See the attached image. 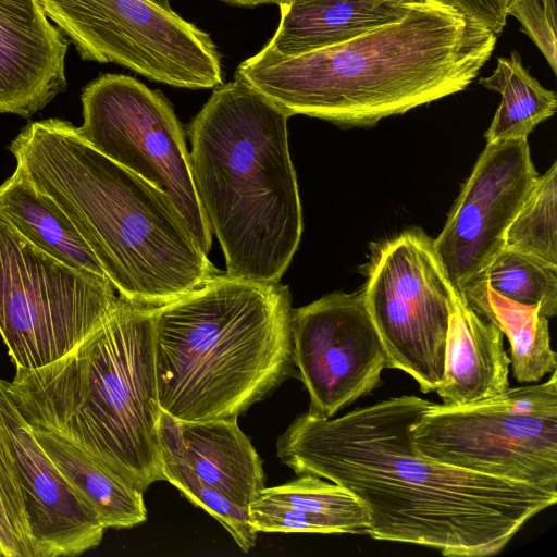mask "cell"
Wrapping results in <instances>:
<instances>
[{
	"mask_svg": "<svg viewBox=\"0 0 557 557\" xmlns=\"http://www.w3.org/2000/svg\"><path fill=\"white\" fill-rule=\"evenodd\" d=\"M298 476L259 492L249 507L256 532L367 534L368 513L350 492L315 475Z\"/></svg>",
	"mask_w": 557,
	"mask_h": 557,
	"instance_id": "e0dca14e",
	"label": "cell"
},
{
	"mask_svg": "<svg viewBox=\"0 0 557 557\" xmlns=\"http://www.w3.org/2000/svg\"><path fill=\"white\" fill-rule=\"evenodd\" d=\"M557 162L540 175L505 235L504 248L557 264Z\"/></svg>",
	"mask_w": 557,
	"mask_h": 557,
	"instance_id": "d4e9b609",
	"label": "cell"
},
{
	"mask_svg": "<svg viewBox=\"0 0 557 557\" xmlns=\"http://www.w3.org/2000/svg\"><path fill=\"white\" fill-rule=\"evenodd\" d=\"M149 1H151L152 3H154L158 7L162 8L163 10L172 11L171 5H170V0H149Z\"/></svg>",
	"mask_w": 557,
	"mask_h": 557,
	"instance_id": "f546056e",
	"label": "cell"
},
{
	"mask_svg": "<svg viewBox=\"0 0 557 557\" xmlns=\"http://www.w3.org/2000/svg\"><path fill=\"white\" fill-rule=\"evenodd\" d=\"M413 1L284 0L278 27L262 50L296 57L351 40L400 21Z\"/></svg>",
	"mask_w": 557,
	"mask_h": 557,
	"instance_id": "d6986e66",
	"label": "cell"
},
{
	"mask_svg": "<svg viewBox=\"0 0 557 557\" xmlns=\"http://www.w3.org/2000/svg\"><path fill=\"white\" fill-rule=\"evenodd\" d=\"M0 557H3L2 552H1V548H0Z\"/></svg>",
	"mask_w": 557,
	"mask_h": 557,
	"instance_id": "4dcf8cb0",
	"label": "cell"
},
{
	"mask_svg": "<svg viewBox=\"0 0 557 557\" xmlns=\"http://www.w3.org/2000/svg\"><path fill=\"white\" fill-rule=\"evenodd\" d=\"M479 84L502 95V101L485 133L487 143L528 139L529 134L557 109V97L543 87L523 66L517 51L499 57L490 76Z\"/></svg>",
	"mask_w": 557,
	"mask_h": 557,
	"instance_id": "603a6c76",
	"label": "cell"
},
{
	"mask_svg": "<svg viewBox=\"0 0 557 557\" xmlns=\"http://www.w3.org/2000/svg\"><path fill=\"white\" fill-rule=\"evenodd\" d=\"M153 309L117 296L74 349L47 366L16 369L8 382L32 428L69 441L141 492L163 480Z\"/></svg>",
	"mask_w": 557,
	"mask_h": 557,
	"instance_id": "277c9868",
	"label": "cell"
},
{
	"mask_svg": "<svg viewBox=\"0 0 557 557\" xmlns=\"http://www.w3.org/2000/svg\"><path fill=\"white\" fill-rule=\"evenodd\" d=\"M497 40L445 0H416L398 22L296 57L260 50L236 77L289 116L372 126L466 89Z\"/></svg>",
	"mask_w": 557,
	"mask_h": 557,
	"instance_id": "7a4b0ae2",
	"label": "cell"
},
{
	"mask_svg": "<svg viewBox=\"0 0 557 557\" xmlns=\"http://www.w3.org/2000/svg\"><path fill=\"white\" fill-rule=\"evenodd\" d=\"M116 299L106 276L55 259L0 214V335L16 369H37L70 352Z\"/></svg>",
	"mask_w": 557,
	"mask_h": 557,
	"instance_id": "ba28073f",
	"label": "cell"
},
{
	"mask_svg": "<svg viewBox=\"0 0 557 557\" xmlns=\"http://www.w3.org/2000/svg\"><path fill=\"white\" fill-rule=\"evenodd\" d=\"M410 436L437 461L557 491V372L469 405L431 403Z\"/></svg>",
	"mask_w": 557,
	"mask_h": 557,
	"instance_id": "52a82bcc",
	"label": "cell"
},
{
	"mask_svg": "<svg viewBox=\"0 0 557 557\" xmlns=\"http://www.w3.org/2000/svg\"><path fill=\"white\" fill-rule=\"evenodd\" d=\"M539 176L528 139L486 144L433 240L459 294L504 249L507 228Z\"/></svg>",
	"mask_w": 557,
	"mask_h": 557,
	"instance_id": "5bb4252c",
	"label": "cell"
},
{
	"mask_svg": "<svg viewBox=\"0 0 557 557\" xmlns=\"http://www.w3.org/2000/svg\"><path fill=\"white\" fill-rule=\"evenodd\" d=\"M431 401L398 396L338 418L298 416L276 443L297 475L350 492L374 540L428 546L447 557L502 552L557 491L460 469L421 454L410 430Z\"/></svg>",
	"mask_w": 557,
	"mask_h": 557,
	"instance_id": "6da1fadb",
	"label": "cell"
},
{
	"mask_svg": "<svg viewBox=\"0 0 557 557\" xmlns=\"http://www.w3.org/2000/svg\"><path fill=\"white\" fill-rule=\"evenodd\" d=\"M481 315L493 322L510 345V364L519 383H536L557 369L549 322L539 305H525L499 295L473 278L460 294Z\"/></svg>",
	"mask_w": 557,
	"mask_h": 557,
	"instance_id": "ffe728a7",
	"label": "cell"
},
{
	"mask_svg": "<svg viewBox=\"0 0 557 557\" xmlns=\"http://www.w3.org/2000/svg\"><path fill=\"white\" fill-rule=\"evenodd\" d=\"M288 117L236 77L215 87L189 124L195 189L230 276L278 283L298 249L302 209Z\"/></svg>",
	"mask_w": 557,
	"mask_h": 557,
	"instance_id": "5b68a950",
	"label": "cell"
},
{
	"mask_svg": "<svg viewBox=\"0 0 557 557\" xmlns=\"http://www.w3.org/2000/svg\"><path fill=\"white\" fill-rule=\"evenodd\" d=\"M509 15L520 22L523 32L539 47L556 73V0H515L508 11Z\"/></svg>",
	"mask_w": 557,
	"mask_h": 557,
	"instance_id": "4316f807",
	"label": "cell"
},
{
	"mask_svg": "<svg viewBox=\"0 0 557 557\" xmlns=\"http://www.w3.org/2000/svg\"><path fill=\"white\" fill-rule=\"evenodd\" d=\"M287 286L219 274L153 309L162 411L180 421L238 418L293 362Z\"/></svg>",
	"mask_w": 557,
	"mask_h": 557,
	"instance_id": "8992f818",
	"label": "cell"
},
{
	"mask_svg": "<svg viewBox=\"0 0 557 557\" xmlns=\"http://www.w3.org/2000/svg\"><path fill=\"white\" fill-rule=\"evenodd\" d=\"M389 368L412 376L422 393L443 381L450 314L459 294L422 230L379 246L361 290Z\"/></svg>",
	"mask_w": 557,
	"mask_h": 557,
	"instance_id": "8fae6325",
	"label": "cell"
},
{
	"mask_svg": "<svg viewBox=\"0 0 557 557\" xmlns=\"http://www.w3.org/2000/svg\"><path fill=\"white\" fill-rule=\"evenodd\" d=\"M0 548L3 557H36L22 490L0 436Z\"/></svg>",
	"mask_w": 557,
	"mask_h": 557,
	"instance_id": "484cf974",
	"label": "cell"
},
{
	"mask_svg": "<svg viewBox=\"0 0 557 557\" xmlns=\"http://www.w3.org/2000/svg\"><path fill=\"white\" fill-rule=\"evenodd\" d=\"M293 362L310 413L332 418L370 394L389 368L362 292H335L293 309Z\"/></svg>",
	"mask_w": 557,
	"mask_h": 557,
	"instance_id": "4fadbf2b",
	"label": "cell"
},
{
	"mask_svg": "<svg viewBox=\"0 0 557 557\" xmlns=\"http://www.w3.org/2000/svg\"><path fill=\"white\" fill-rule=\"evenodd\" d=\"M0 436L22 490L36 557L76 556L98 546L104 525L37 442L1 377Z\"/></svg>",
	"mask_w": 557,
	"mask_h": 557,
	"instance_id": "9a60e30c",
	"label": "cell"
},
{
	"mask_svg": "<svg viewBox=\"0 0 557 557\" xmlns=\"http://www.w3.org/2000/svg\"><path fill=\"white\" fill-rule=\"evenodd\" d=\"M467 16L490 28L495 35L507 24L508 11L515 0H445Z\"/></svg>",
	"mask_w": 557,
	"mask_h": 557,
	"instance_id": "83f0119b",
	"label": "cell"
},
{
	"mask_svg": "<svg viewBox=\"0 0 557 557\" xmlns=\"http://www.w3.org/2000/svg\"><path fill=\"white\" fill-rule=\"evenodd\" d=\"M233 4L237 5H244V7H253L258 4H264V3H277L280 4L284 0H223Z\"/></svg>",
	"mask_w": 557,
	"mask_h": 557,
	"instance_id": "f1b7e54d",
	"label": "cell"
},
{
	"mask_svg": "<svg viewBox=\"0 0 557 557\" xmlns=\"http://www.w3.org/2000/svg\"><path fill=\"white\" fill-rule=\"evenodd\" d=\"M474 278L509 299L539 305L548 319L557 314V264L504 248Z\"/></svg>",
	"mask_w": 557,
	"mask_h": 557,
	"instance_id": "cb8c5ba5",
	"label": "cell"
},
{
	"mask_svg": "<svg viewBox=\"0 0 557 557\" xmlns=\"http://www.w3.org/2000/svg\"><path fill=\"white\" fill-rule=\"evenodd\" d=\"M9 150L15 171L74 225L119 296L158 308L221 274L172 200L70 122L30 123Z\"/></svg>",
	"mask_w": 557,
	"mask_h": 557,
	"instance_id": "3957f363",
	"label": "cell"
},
{
	"mask_svg": "<svg viewBox=\"0 0 557 557\" xmlns=\"http://www.w3.org/2000/svg\"><path fill=\"white\" fill-rule=\"evenodd\" d=\"M399 1H416V0H399Z\"/></svg>",
	"mask_w": 557,
	"mask_h": 557,
	"instance_id": "1f68e13d",
	"label": "cell"
},
{
	"mask_svg": "<svg viewBox=\"0 0 557 557\" xmlns=\"http://www.w3.org/2000/svg\"><path fill=\"white\" fill-rule=\"evenodd\" d=\"M32 430L53 465L96 511L106 529L132 528L146 521L144 492L98 465L61 436L41 429Z\"/></svg>",
	"mask_w": 557,
	"mask_h": 557,
	"instance_id": "44dd1931",
	"label": "cell"
},
{
	"mask_svg": "<svg viewBox=\"0 0 557 557\" xmlns=\"http://www.w3.org/2000/svg\"><path fill=\"white\" fill-rule=\"evenodd\" d=\"M67 48L40 0H0V113L29 117L63 91Z\"/></svg>",
	"mask_w": 557,
	"mask_h": 557,
	"instance_id": "2e32d148",
	"label": "cell"
},
{
	"mask_svg": "<svg viewBox=\"0 0 557 557\" xmlns=\"http://www.w3.org/2000/svg\"><path fill=\"white\" fill-rule=\"evenodd\" d=\"M0 214L25 238L55 259L106 276L74 225L16 171L0 185Z\"/></svg>",
	"mask_w": 557,
	"mask_h": 557,
	"instance_id": "7402d4cb",
	"label": "cell"
},
{
	"mask_svg": "<svg viewBox=\"0 0 557 557\" xmlns=\"http://www.w3.org/2000/svg\"><path fill=\"white\" fill-rule=\"evenodd\" d=\"M509 366L502 331L458 294L449 319L444 377L435 391L443 404L463 406L502 394L509 387Z\"/></svg>",
	"mask_w": 557,
	"mask_h": 557,
	"instance_id": "ac0fdd59",
	"label": "cell"
},
{
	"mask_svg": "<svg viewBox=\"0 0 557 557\" xmlns=\"http://www.w3.org/2000/svg\"><path fill=\"white\" fill-rule=\"evenodd\" d=\"M83 60L112 62L190 89L223 84L220 54L203 30L149 0H40Z\"/></svg>",
	"mask_w": 557,
	"mask_h": 557,
	"instance_id": "9c48e42d",
	"label": "cell"
},
{
	"mask_svg": "<svg viewBox=\"0 0 557 557\" xmlns=\"http://www.w3.org/2000/svg\"><path fill=\"white\" fill-rule=\"evenodd\" d=\"M159 442L163 480L249 552L258 534L249 523V507L265 487V475L237 418L180 421L161 410Z\"/></svg>",
	"mask_w": 557,
	"mask_h": 557,
	"instance_id": "7c38bea8",
	"label": "cell"
},
{
	"mask_svg": "<svg viewBox=\"0 0 557 557\" xmlns=\"http://www.w3.org/2000/svg\"><path fill=\"white\" fill-rule=\"evenodd\" d=\"M79 136L107 158L163 191L208 253L212 232L195 189L185 136L159 91L123 74H104L82 94Z\"/></svg>",
	"mask_w": 557,
	"mask_h": 557,
	"instance_id": "30bf717a",
	"label": "cell"
}]
</instances>
